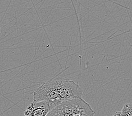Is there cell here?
<instances>
[{"instance_id":"obj_1","label":"cell","mask_w":132,"mask_h":116,"mask_svg":"<svg viewBox=\"0 0 132 116\" xmlns=\"http://www.w3.org/2000/svg\"><path fill=\"white\" fill-rule=\"evenodd\" d=\"M83 91L74 81L56 78L43 83L33 93V101L59 102L82 98Z\"/></svg>"},{"instance_id":"obj_2","label":"cell","mask_w":132,"mask_h":116,"mask_svg":"<svg viewBox=\"0 0 132 116\" xmlns=\"http://www.w3.org/2000/svg\"><path fill=\"white\" fill-rule=\"evenodd\" d=\"M95 112L82 98L62 102L47 116H95Z\"/></svg>"},{"instance_id":"obj_3","label":"cell","mask_w":132,"mask_h":116,"mask_svg":"<svg viewBox=\"0 0 132 116\" xmlns=\"http://www.w3.org/2000/svg\"><path fill=\"white\" fill-rule=\"evenodd\" d=\"M61 102L33 101L27 107L24 116H47L48 113Z\"/></svg>"},{"instance_id":"obj_4","label":"cell","mask_w":132,"mask_h":116,"mask_svg":"<svg viewBox=\"0 0 132 116\" xmlns=\"http://www.w3.org/2000/svg\"><path fill=\"white\" fill-rule=\"evenodd\" d=\"M121 111L128 116H132V103L125 104Z\"/></svg>"},{"instance_id":"obj_5","label":"cell","mask_w":132,"mask_h":116,"mask_svg":"<svg viewBox=\"0 0 132 116\" xmlns=\"http://www.w3.org/2000/svg\"><path fill=\"white\" fill-rule=\"evenodd\" d=\"M113 116H128L126 114L122 112L121 111L119 112H116L115 113V114L113 115Z\"/></svg>"},{"instance_id":"obj_6","label":"cell","mask_w":132,"mask_h":116,"mask_svg":"<svg viewBox=\"0 0 132 116\" xmlns=\"http://www.w3.org/2000/svg\"><path fill=\"white\" fill-rule=\"evenodd\" d=\"M0 33H1V29H0Z\"/></svg>"}]
</instances>
